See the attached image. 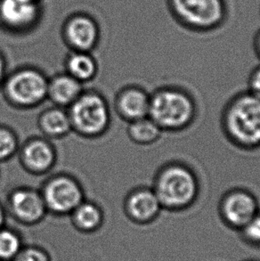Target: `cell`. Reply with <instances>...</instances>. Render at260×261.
<instances>
[{
    "label": "cell",
    "instance_id": "6da1fadb",
    "mask_svg": "<svg viewBox=\"0 0 260 261\" xmlns=\"http://www.w3.org/2000/svg\"><path fill=\"white\" fill-rule=\"evenodd\" d=\"M223 133L232 145L243 151L260 148V99L240 92L226 102L221 115Z\"/></svg>",
    "mask_w": 260,
    "mask_h": 261
},
{
    "label": "cell",
    "instance_id": "7a4b0ae2",
    "mask_svg": "<svg viewBox=\"0 0 260 261\" xmlns=\"http://www.w3.org/2000/svg\"><path fill=\"white\" fill-rule=\"evenodd\" d=\"M151 188L162 208L169 212L187 211L200 196V180L196 172L178 161L165 163L157 170Z\"/></svg>",
    "mask_w": 260,
    "mask_h": 261
},
{
    "label": "cell",
    "instance_id": "3957f363",
    "mask_svg": "<svg viewBox=\"0 0 260 261\" xmlns=\"http://www.w3.org/2000/svg\"><path fill=\"white\" fill-rule=\"evenodd\" d=\"M148 117L163 132H181L191 127L196 119V101L184 88L164 86L150 94Z\"/></svg>",
    "mask_w": 260,
    "mask_h": 261
},
{
    "label": "cell",
    "instance_id": "277c9868",
    "mask_svg": "<svg viewBox=\"0 0 260 261\" xmlns=\"http://www.w3.org/2000/svg\"><path fill=\"white\" fill-rule=\"evenodd\" d=\"M48 80L39 68L21 66L7 73L0 91L15 109H34L47 100Z\"/></svg>",
    "mask_w": 260,
    "mask_h": 261
},
{
    "label": "cell",
    "instance_id": "5b68a950",
    "mask_svg": "<svg viewBox=\"0 0 260 261\" xmlns=\"http://www.w3.org/2000/svg\"><path fill=\"white\" fill-rule=\"evenodd\" d=\"M72 132L82 138H98L109 130L112 113L105 95L94 89H85L67 108Z\"/></svg>",
    "mask_w": 260,
    "mask_h": 261
},
{
    "label": "cell",
    "instance_id": "8992f818",
    "mask_svg": "<svg viewBox=\"0 0 260 261\" xmlns=\"http://www.w3.org/2000/svg\"><path fill=\"white\" fill-rule=\"evenodd\" d=\"M168 7L176 22L191 32H213L228 18L226 0H168Z\"/></svg>",
    "mask_w": 260,
    "mask_h": 261
},
{
    "label": "cell",
    "instance_id": "52a82bcc",
    "mask_svg": "<svg viewBox=\"0 0 260 261\" xmlns=\"http://www.w3.org/2000/svg\"><path fill=\"white\" fill-rule=\"evenodd\" d=\"M39 191L47 213L57 217L70 216L86 199L81 182L70 174L59 173L50 176Z\"/></svg>",
    "mask_w": 260,
    "mask_h": 261
},
{
    "label": "cell",
    "instance_id": "ba28073f",
    "mask_svg": "<svg viewBox=\"0 0 260 261\" xmlns=\"http://www.w3.org/2000/svg\"><path fill=\"white\" fill-rule=\"evenodd\" d=\"M254 194L245 188H232L225 192L218 204L222 221L231 229L241 231L259 212Z\"/></svg>",
    "mask_w": 260,
    "mask_h": 261
},
{
    "label": "cell",
    "instance_id": "9c48e42d",
    "mask_svg": "<svg viewBox=\"0 0 260 261\" xmlns=\"http://www.w3.org/2000/svg\"><path fill=\"white\" fill-rule=\"evenodd\" d=\"M7 212L17 222L34 226L48 213L40 191L29 187H15L7 195Z\"/></svg>",
    "mask_w": 260,
    "mask_h": 261
},
{
    "label": "cell",
    "instance_id": "30bf717a",
    "mask_svg": "<svg viewBox=\"0 0 260 261\" xmlns=\"http://www.w3.org/2000/svg\"><path fill=\"white\" fill-rule=\"evenodd\" d=\"M18 154L21 167L36 176L48 173L57 163V150L44 137L28 138L20 145Z\"/></svg>",
    "mask_w": 260,
    "mask_h": 261
},
{
    "label": "cell",
    "instance_id": "8fae6325",
    "mask_svg": "<svg viewBox=\"0 0 260 261\" xmlns=\"http://www.w3.org/2000/svg\"><path fill=\"white\" fill-rule=\"evenodd\" d=\"M123 207L127 219L138 225L153 222L163 210L151 187L132 189L125 197Z\"/></svg>",
    "mask_w": 260,
    "mask_h": 261
},
{
    "label": "cell",
    "instance_id": "7c38bea8",
    "mask_svg": "<svg viewBox=\"0 0 260 261\" xmlns=\"http://www.w3.org/2000/svg\"><path fill=\"white\" fill-rule=\"evenodd\" d=\"M40 15L38 0H0V21L14 32L32 28Z\"/></svg>",
    "mask_w": 260,
    "mask_h": 261
},
{
    "label": "cell",
    "instance_id": "4fadbf2b",
    "mask_svg": "<svg viewBox=\"0 0 260 261\" xmlns=\"http://www.w3.org/2000/svg\"><path fill=\"white\" fill-rule=\"evenodd\" d=\"M64 38L72 51L91 53L99 41L98 25L88 15L75 14L64 24Z\"/></svg>",
    "mask_w": 260,
    "mask_h": 261
},
{
    "label": "cell",
    "instance_id": "5bb4252c",
    "mask_svg": "<svg viewBox=\"0 0 260 261\" xmlns=\"http://www.w3.org/2000/svg\"><path fill=\"white\" fill-rule=\"evenodd\" d=\"M150 94L140 86L128 85L121 88L114 102L118 115L127 123L148 117Z\"/></svg>",
    "mask_w": 260,
    "mask_h": 261
},
{
    "label": "cell",
    "instance_id": "9a60e30c",
    "mask_svg": "<svg viewBox=\"0 0 260 261\" xmlns=\"http://www.w3.org/2000/svg\"><path fill=\"white\" fill-rule=\"evenodd\" d=\"M84 90V84L64 71L54 75L48 80L47 100H50L53 106L67 109Z\"/></svg>",
    "mask_w": 260,
    "mask_h": 261
},
{
    "label": "cell",
    "instance_id": "2e32d148",
    "mask_svg": "<svg viewBox=\"0 0 260 261\" xmlns=\"http://www.w3.org/2000/svg\"><path fill=\"white\" fill-rule=\"evenodd\" d=\"M38 127L44 138L61 139L72 132L70 116L65 108L53 106L39 114Z\"/></svg>",
    "mask_w": 260,
    "mask_h": 261
},
{
    "label": "cell",
    "instance_id": "e0dca14e",
    "mask_svg": "<svg viewBox=\"0 0 260 261\" xmlns=\"http://www.w3.org/2000/svg\"><path fill=\"white\" fill-rule=\"evenodd\" d=\"M74 227L81 233H92L102 227L105 214L95 201L85 199L69 216Z\"/></svg>",
    "mask_w": 260,
    "mask_h": 261
},
{
    "label": "cell",
    "instance_id": "ac0fdd59",
    "mask_svg": "<svg viewBox=\"0 0 260 261\" xmlns=\"http://www.w3.org/2000/svg\"><path fill=\"white\" fill-rule=\"evenodd\" d=\"M64 67L65 72L84 85L92 82L98 72V65L90 52L71 50L64 61Z\"/></svg>",
    "mask_w": 260,
    "mask_h": 261
},
{
    "label": "cell",
    "instance_id": "d6986e66",
    "mask_svg": "<svg viewBox=\"0 0 260 261\" xmlns=\"http://www.w3.org/2000/svg\"><path fill=\"white\" fill-rule=\"evenodd\" d=\"M127 133L130 140L138 145H151L162 138L163 131L149 117L129 122Z\"/></svg>",
    "mask_w": 260,
    "mask_h": 261
},
{
    "label": "cell",
    "instance_id": "ffe728a7",
    "mask_svg": "<svg viewBox=\"0 0 260 261\" xmlns=\"http://www.w3.org/2000/svg\"><path fill=\"white\" fill-rule=\"evenodd\" d=\"M23 246L17 230L7 226L0 228V261H13Z\"/></svg>",
    "mask_w": 260,
    "mask_h": 261
},
{
    "label": "cell",
    "instance_id": "44dd1931",
    "mask_svg": "<svg viewBox=\"0 0 260 261\" xmlns=\"http://www.w3.org/2000/svg\"><path fill=\"white\" fill-rule=\"evenodd\" d=\"M20 145L15 131L7 125L0 124V163H6L16 155Z\"/></svg>",
    "mask_w": 260,
    "mask_h": 261
},
{
    "label": "cell",
    "instance_id": "7402d4cb",
    "mask_svg": "<svg viewBox=\"0 0 260 261\" xmlns=\"http://www.w3.org/2000/svg\"><path fill=\"white\" fill-rule=\"evenodd\" d=\"M13 261H51V257L42 247L24 245Z\"/></svg>",
    "mask_w": 260,
    "mask_h": 261
},
{
    "label": "cell",
    "instance_id": "603a6c76",
    "mask_svg": "<svg viewBox=\"0 0 260 261\" xmlns=\"http://www.w3.org/2000/svg\"><path fill=\"white\" fill-rule=\"evenodd\" d=\"M240 232L247 243L260 246V211Z\"/></svg>",
    "mask_w": 260,
    "mask_h": 261
},
{
    "label": "cell",
    "instance_id": "cb8c5ba5",
    "mask_svg": "<svg viewBox=\"0 0 260 261\" xmlns=\"http://www.w3.org/2000/svg\"><path fill=\"white\" fill-rule=\"evenodd\" d=\"M248 92L260 99V64L254 68L248 80Z\"/></svg>",
    "mask_w": 260,
    "mask_h": 261
},
{
    "label": "cell",
    "instance_id": "d4e9b609",
    "mask_svg": "<svg viewBox=\"0 0 260 261\" xmlns=\"http://www.w3.org/2000/svg\"><path fill=\"white\" fill-rule=\"evenodd\" d=\"M8 72L7 71V61L4 57L3 54L0 52V90L3 86L5 79L7 77Z\"/></svg>",
    "mask_w": 260,
    "mask_h": 261
},
{
    "label": "cell",
    "instance_id": "484cf974",
    "mask_svg": "<svg viewBox=\"0 0 260 261\" xmlns=\"http://www.w3.org/2000/svg\"><path fill=\"white\" fill-rule=\"evenodd\" d=\"M7 215V212L6 207L0 202V228H2L3 226H6Z\"/></svg>",
    "mask_w": 260,
    "mask_h": 261
},
{
    "label": "cell",
    "instance_id": "4316f807",
    "mask_svg": "<svg viewBox=\"0 0 260 261\" xmlns=\"http://www.w3.org/2000/svg\"><path fill=\"white\" fill-rule=\"evenodd\" d=\"M253 46L255 53L260 60V30L257 32V34L254 38Z\"/></svg>",
    "mask_w": 260,
    "mask_h": 261
}]
</instances>
